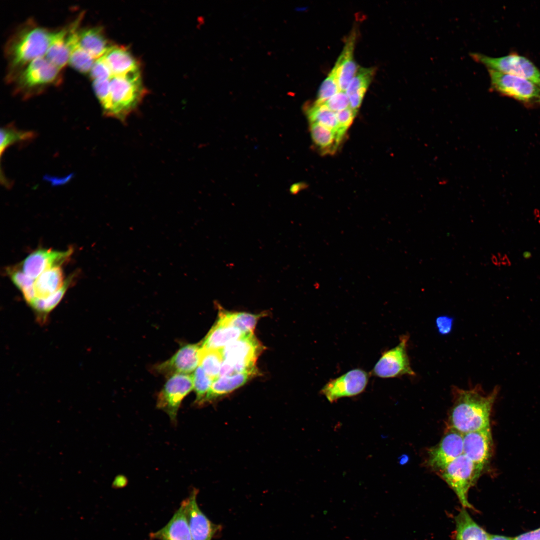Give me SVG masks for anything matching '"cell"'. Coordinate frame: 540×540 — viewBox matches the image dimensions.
<instances>
[{
  "mask_svg": "<svg viewBox=\"0 0 540 540\" xmlns=\"http://www.w3.org/2000/svg\"><path fill=\"white\" fill-rule=\"evenodd\" d=\"M498 392L496 387L486 394L480 385L469 390L453 388L448 428L464 434L490 427V415Z\"/></svg>",
  "mask_w": 540,
  "mask_h": 540,
  "instance_id": "6da1fadb",
  "label": "cell"
},
{
  "mask_svg": "<svg viewBox=\"0 0 540 540\" xmlns=\"http://www.w3.org/2000/svg\"><path fill=\"white\" fill-rule=\"evenodd\" d=\"M55 32L28 23L12 36L6 52L12 78L34 60L46 56Z\"/></svg>",
  "mask_w": 540,
  "mask_h": 540,
  "instance_id": "7a4b0ae2",
  "label": "cell"
},
{
  "mask_svg": "<svg viewBox=\"0 0 540 540\" xmlns=\"http://www.w3.org/2000/svg\"><path fill=\"white\" fill-rule=\"evenodd\" d=\"M111 102L106 116L124 122L136 110L144 96L140 72L110 79Z\"/></svg>",
  "mask_w": 540,
  "mask_h": 540,
  "instance_id": "3957f363",
  "label": "cell"
},
{
  "mask_svg": "<svg viewBox=\"0 0 540 540\" xmlns=\"http://www.w3.org/2000/svg\"><path fill=\"white\" fill-rule=\"evenodd\" d=\"M482 472L463 454L436 474L453 490L463 508L474 509L468 500V492Z\"/></svg>",
  "mask_w": 540,
  "mask_h": 540,
  "instance_id": "277c9868",
  "label": "cell"
},
{
  "mask_svg": "<svg viewBox=\"0 0 540 540\" xmlns=\"http://www.w3.org/2000/svg\"><path fill=\"white\" fill-rule=\"evenodd\" d=\"M490 89L500 94L513 98L528 108L540 106V86L518 76L488 70Z\"/></svg>",
  "mask_w": 540,
  "mask_h": 540,
  "instance_id": "5b68a950",
  "label": "cell"
},
{
  "mask_svg": "<svg viewBox=\"0 0 540 540\" xmlns=\"http://www.w3.org/2000/svg\"><path fill=\"white\" fill-rule=\"evenodd\" d=\"M61 70L45 57L37 58L27 65L14 78L17 92L28 98L54 84L60 79Z\"/></svg>",
  "mask_w": 540,
  "mask_h": 540,
  "instance_id": "8992f818",
  "label": "cell"
},
{
  "mask_svg": "<svg viewBox=\"0 0 540 540\" xmlns=\"http://www.w3.org/2000/svg\"><path fill=\"white\" fill-rule=\"evenodd\" d=\"M263 350V346L253 334L244 336L222 349L224 361L230 375L256 373L255 364Z\"/></svg>",
  "mask_w": 540,
  "mask_h": 540,
  "instance_id": "52a82bcc",
  "label": "cell"
},
{
  "mask_svg": "<svg viewBox=\"0 0 540 540\" xmlns=\"http://www.w3.org/2000/svg\"><path fill=\"white\" fill-rule=\"evenodd\" d=\"M472 58L488 70L529 80L540 86V70L529 59L516 52L492 58L480 53H471Z\"/></svg>",
  "mask_w": 540,
  "mask_h": 540,
  "instance_id": "ba28073f",
  "label": "cell"
},
{
  "mask_svg": "<svg viewBox=\"0 0 540 540\" xmlns=\"http://www.w3.org/2000/svg\"><path fill=\"white\" fill-rule=\"evenodd\" d=\"M409 340L408 334L403 335L396 346L384 352L372 370V375L383 378L415 376L408 354Z\"/></svg>",
  "mask_w": 540,
  "mask_h": 540,
  "instance_id": "9c48e42d",
  "label": "cell"
},
{
  "mask_svg": "<svg viewBox=\"0 0 540 540\" xmlns=\"http://www.w3.org/2000/svg\"><path fill=\"white\" fill-rule=\"evenodd\" d=\"M193 389L192 376L176 374L170 376L159 393L156 407L168 415L173 424L177 423L178 414L182 400Z\"/></svg>",
  "mask_w": 540,
  "mask_h": 540,
  "instance_id": "30bf717a",
  "label": "cell"
},
{
  "mask_svg": "<svg viewBox=\"0 0 540 540\" xmlns=\"http://www.w3.org/2000/svg\"><path fill=\"white\" fill-rule=\"evenodd\" d=\"M464 454V434L447 428L440 441L430 448L426 464L437 473Z\"/></svg>",
  "mask_w": 540,
  "mask_h": 540,
  "instance_id": "8fae6325",
  "label": "cell"
},
{
  "mask_svg": "<svg viewBox=\"0 0 540 540\" xmlns=\"http://www.w3.org/2000/svg\"><path fill=\"white\" fill-rule=\"evenodd\" d=\"M370 375L361 369H354L330 380L320 392L331 403L343 398L356 396L366 390Z\"/></svg>",
  "mask_w": 540,
  "mask_h": 540,
  "instance_id": "7c38bea8",
  "label": "cell"
},
{
  "mask_svg": "<svg viewBox=\"0 0 540 540\" xmlns=\"http://www.w3.org/2000/svg\"><path fill=\"white\" fill-rule=\"evenodd\" d=\"M490 427L464 434V454L482 472L489 464L493 451Z\"/></svg>",
  "mask_w": 540,
  "mask_h": 540,
  "instance_id": "4fadbf2b",
  "label": "cell"
},
{
  "mask_svg": "<svg viewBox=\"0 0 540 540\" xmlns=\"http://www.w3.org/2000/svg\"><path fill=\"white\" fill-rule=\"evenodd\" d=\"M198 490L194 488L184 502L186 506L189 526L193 540H212L222 530L213 523L200 508L197 498Z\"/></svg>",
  "mask_w": 540,
  "mask_h": 540,
  "instance_id": "5bb4252c",
  "label": "cell"
},
{
  "mask_svg": "<svg viewBox=\"0 0 540 540\" xmlns=\"http://www.w3.org/2000/svg\"><path fill=\"white\" fill-rule=\"evenodd\" d=\"M73 250L57 251L39 248L28 255L22 262V271L33 279L37 278L44 272L60 266L70 257Z\"/></svg>",
  "mask_w": 540,
  "mask_h": 540,
  "instance_id": "9a60e30c",
  "label": "cell"
},
{
  "mask_svg": "<svg viewBox=\"0 0 540 540\" xmlns=\"http://www.w3.org/2000/svg\"><path fill=\"white\" fill-rule=\"evenodd\" d=\"M200 349V344L185 345L170 359L156 365L154 368V371L166 376L176 374H190L199 366Z\"/></svg>",
  "mask_w": 540,
  "mask_h": 540,
  "instance_id": "2e32d148",
  "label": "cell"
},
{
  "mask_svg": "<svg viewBox=\"0 0 540 540\" xmlns=\"http://www.w3.org/2000/svg\"><path fill=\"white\" fill-rule=\"evenodd\" d=\"M152 540H193L184 500L169 522L150 534Z\"/></svg>",
  "mask_w": 540,
  "mask_h": 540,
  "instance_id": "e0dca14e",
  "label": "cell"
},
{
  "mask_svg": "<svg viewBox=\"0 0 540 540\" xmlns=\"http://www.w3.org/2000/svg\"><path fill=\"white\" fill-rule=\"evenodd\" d=\"M356 37L355 32H352L349 36L334 66L340 90L346 91L359 68L354 55Z\"/></svg>",
  "mask_w": 540,
  "mask_h": 540,
  "instance_id": "ac0fdd59",
  "label": "cell"
},
{
  "mask_svg": "<svg viewBox=\"0 0 540 540\" xmlns=\"http://www.w3.org/2000/svg\"><path fill=\"white\" fill-rule=\"evenodd\" d=\"M256 373L244 372L215 380L200 406L212 403L244 385Z\"/></svg>",
  "mask_w": 540,
  "mask_h": 540,
  "instance_id": "d6986e66",
  "label": "cell"
},
{
  "mask_svg": "<svg viewBox=\"0 0 540 540\" xmlns=\"http://www.w3.org/2000/svg\"><path fill=\"white\" fill-rule=\"evenodd\" d=\"M103 57L113 76H124L140 72L136 59L124 48L112 46Z\"/></svg>",
  "mask_w": 540,
  "mask_h": 540,
  "instance_id": "ffe728a7",
  "label": "cell"
},
{
  "mask_svg": "<svg viewBox=\"0 0 540 540\" xmlns=\"http://www.w3.org/2000/svg\"><path fill=\"white\" fill-rule=\"evenodd\" d=\"M78 40L82 48L95 60L102 57L112 46L100 27L79 30Z\"/></svg>",
  "mask_w": 540,
  "mask_h": 540,
  "instance_id": "44dd1931",
  "label": "cell"
},
{
  "mask_svg": "<svg viewBox=\"0 0 540 540\" xmlns=\"http://www.w3.org/2000/svg\"><path fill=\"white\" fill-rule=\"evenodd\" d=\"M246 334H248L237 328L217 322L206 337L201 347L206 349L222 350Z\"/></svg>",
  "mask_w": 540,
  "mask_h": 540,
  "instance_id": "7402d4cb",
  "label": "cell"
},
{
  "mask_svg": "<svg viewBox=\"0 0 540 540\" xmlns=\"http://www.w3.org/2000/svg\"><path fill=\"white\" fill-rule=\"evenodd\" d=\"M376 72L373 68H359L350 82L346 92L349 98L350 108L358 112Z\"/></svg>",
  "mask_w": 540,
  "mask_h": 540,
  "instance_id": "603a6c76",
  "label": "cell"
},
{
  "mask_svg": "<svg viewBox=\"0 0 540 540\" xmlns=\"http://www.w3.org/2000/svg\"><path fill=\"white\" fill-rule=\"evenodd\" d=\"M310 132L314 144L323 155L336 153L345 136L316 124H310Z\"/></svg>",
  "mask_w": 540,
  "mask_h": 540,
  "instance_id": "cb8c5ba5",
  "label": "cell"
},
{
  "mask_svg": "<svg viewBox=\"0 0 540 540\" xmlns=\"http://www.w3.org/2000/svg\"><path fill=\"white\" fill-rule=\"evenodd\" d=\"M70 53L68 28L56 32L45 58L62 70L68 64Z\"/></svg>",
  "mask_w": 540,
  "mask_h": 540,
  "instance_id": "d4e9b609",
  "label": "cell"
},
{
  "mask_svg": "<svg viewBox=\"0 0 540 540\" xmlns=\"http://www.w3.org/2000/svg\"><path fill=\"white\" fill-rule=\"evenodd\" d=\"M456 540H489L490 534L470 516L462 508L455 519Z\"/></svg>",
  "mask_w": 540,
  "mask_h": 540,
  "instance_id": "484cf974",
  "label": "cell"
},
{
  "mask_svg": "<svg viewBox=\"0 0 540 540\" xmlns=\"http://www.w3.org/2000/svg\"><path fill=\"white\" fill-rule=\"evenodd\" d=\"M219 316L218 322L232 326L246 334H253L258 320L264 315L246 312H233L226 311L218 306Z\"/></svg>",
  "mask_w": 540,
  "mask_h": 540,
  "instance_id": "4316f807",
  "label": "cell"
},
{
  "mask_svg": "<svg viewBox=\"0 0 540 540\" xmlns=\"http://www.w3.org/2000/svg\"><path fill=\"white\" fill-rule=\"evenodd\" d=\"M305 112L310 124H316L334 131L346 134L338 123L336 113L324 104L314 103L305 108Z\"/></svg>",
  "mask_w": 540,
  "mask_h": 540,
  "instance_id": "83f0119b",
  "label": "cell"
},
{
  "mask_svg": "<svg viewBox=\"0 0 540 540\" xmlns=\"http://www.w3.org/2000/svg\"><path fill=\"white\" fill-rule=\"evenodd\" d=\"M36 134L32 131L18 130L10 124L0 130V157L7 148L16 144L30 142L36 138Z\"/></svg>",
  "mask_w": 540,
  "mask_h": 540,
  "instance_id": "f1b7e54d",
  "label": "cell"
},
{
  "mask_svg": "<svg viewBox=\"0 0 540 540\" xmlns=\"http://www.w3.org/2000/svg\"><path fill=\"white\" fill-rule=\"evenodd\" d=\"M223 362L222 350L206 349L201 347L199 366L213 380L219 377Z\"/></svg>",
  "mask_w": 540,
  "mask_h": 540,
  "instance_id": "f546056e",
  "label": "cell"
},
{
  "mask_svg": "<svg viewBox=\"0 0 540 540\" xmlns=\"http://www.w3.org/2000/svg\"><path fill=\"white\" fill-rule=\"evenodd\" d=\"M192 376L194 390L196 394L194 404L200 406L208 394L214 380L209 377L200 366H198Z\"/></svg>",
  "mask_w": 540,
  "mask_h": 540,
  "instance_id": "4dcf8cb0",
  "label": "cell"
},
{
  "mask_svg": "<svg viewBox=\"0 0 540 540\" xmlns=\"http://www.w3.org/2000/svg\"><path fill=\"white\" fill-rule=\"evenodd\" d=\"M339 91L340 90L336 72L334 68L322 84L318 90L317 100L314 103L319 104H323Z\"/></svg>",
  "mask_w": 540,
  "mask_h": 540,
  "instance_id": "1f68e13d",
  "label": "cell"
},
{
  "mask_svg": "<svg viewBox=\"0 0 540 540\" xmlns=\"http://www.w3.org/2000/svg\"><path fill=\"white\" fill-rule=\"evenodd\" d=\"M110 79L93 81V88L96 96L103 108L104 115L108 114L110 108Z\"/></svg>",
  "mask_w": 540,
  "mask_h": 540,
  "instance_id": "d6a6232c",
  "label": "cell"
},
{
  "mask_svg": "<svg viewBox=\"0 0 540 540\" xmlns=\"http://www.w3.org/2000/svg\"><path fill=\"white\" fill-rule=\"evenodd\" d=\"M8 272L12 282L22 294L34 288L35 281L23 271L11 269Z\"/></svg>",
  "mask_w": 540,
  "mask_h": 540,
  "instance_id": "836d02e7",
  "label": "cell"
},
{
  "mask_svg": "<svg viewBox=\"0 0 540 540\" xmlns=\"http://www.w3.org/2000/svg\"><path fill=\"white\" fill-rule=\"evenodd\" d=\"M90 74L93 81L108 80L113 77L111 70L103 56L96 60Z\"/></svg>",
  "mask_w": 540,
  "mask_h": 540,
  "instance_id": "e575fe53",
  "label": "cell"
},
{
  "mask_svg": "<svg viewBox=\"0 0 540 540\" xmlns=\"http://www.w3.org/2000/svg\"><path fill=\"white\" fill-rule=\"evenodd\" d=\"M335 113L350 108L349 98L346 91L340 90L324 104Z\"/></svg>",
  "mask_w": 540,
  "mask_h": 540,
  "instance_id": "d590c367",
  "label": "cell"
},
{
  "mask_svg": "<svg viewBox=\"0 0 540 540\" xmlns=\"http://www.w3.org/2000/svg\"><path fill=\"white\" fill-rule=\"evenodd\" d=\"M358 112L350 108L336 113V116L340 128L347 131L352 124Z\"/></svg>",
  "mask_w": 540,
  "mask_h": 540,
  "instance_id": "8d00e7d4",
  "label": "cell"
},
{
  "mask_svg": "<svg viewBox=\"0 0 540 540\" xmlns=\"http://www.w3.org/2000/svg\"><path fill=\"white\" fill-rule=\"evenodd\" d=\"M454 319L450 316H442L436 320V326L439 333L444 336L448 334L452 328Z\"/></svg>",
  "mask_w": 540,
  "mask_h": 540,
  "instance_id": "74e56055",
  "label": "cell"
},
{
  "mask_svg": "<svg viewBox=\"0 0 540 540\" xmlns=\"http://www.w3.org/2000/svg\"><path fill=\"white\" fill-rule=\"evenodd\" d=\"M513 540H540V528L523 534L513 538Z\"/></svg>",
  "mask_w": 540,
  "mask_h": 540,
  "instance_id": "f35d334b",
  "label": "cell"
},
{
  "mask_svg": "<svg viewBox=\"0 0 540 540\" xmlns=\"http://www.w3.org/2000/svg\"><path fill=\"white\" fill-rule=\"evenodd\" d=\"M501 266H511L512 265V262L509 256L506 254H502L500 253H498V255Z\"/></svg>",
  "mask_w": 540,
  "mask_h": 540,
  "instance_id": "ab89813d",
  "label": "cell"
},
{
  "mask_svg": "<svg viewBox=\"0 0 540 540\" xmlns=\"http://www.w3.org/2000/svg\"><path fill=\"white\" fill-rule=\"evenodd\" d=\"M489 540H513V538L502 536L490 534Z\"/></svg>",
  "mask_w": 540,
  "mask_h": 540,
  "instance_id": "60d3db41",
  "label": "cell"
},
{
  "mask_svg": "<svg viewBox=\"0 0 540 540\" xmlns=\"http://www.w3.org/2000/svg\"><path fill=\"white\" fill-rule=\"evenodd\" d=\"M492 261L495 266H501L500 260L497 256L493 255L492 258Z\"/></svg>",
  "mask_w": 540,
  "mask_h": 540,
  "instance_id": "b9f144b4",
  "label": "cell"
},
{
  "mask_svg": "<svg viewBox=\"0 0 540 540\" xmlns=\"http://www.w3.org/2000/svg\"><path fill=\"white\" fill-rule=\"evenodd\" d=\"M522 256L525 260H530L532 258V254L530 252L526 251L523 253Z\"/></svg>",
  "mask_w": 540,
  "mask_h": 540,
  "instance_id": "7bdbcfd3",
  "label": "cell"
},
{
  "mask_svg": "<svg viewBox=\"0 0 540 540\" xmlns=\"http://www.w3.org/2000/svg\"><path fill=\"white\" fill-rule=\"evenodd\" d=\"M534 215L536 220L540 217V212L538 210H535L534 212Z\"/></svg>",
  "mask_w": 540,
  "mask_h": 540,
  "instance_id": "ee69618b",
  "label": "cell"
},
{
  "mask_svg": "<svg viewBox=\"0 0 540 540\" xmlns=\"http://www.w3.org/2000/svg\"><path fill=\"white\" fill-rule=\"evenodd\" d=\"M536 220L538 224L540 225V217Z\"/></svg>",
  "mask_w": 540,
  "mask_h": 540,
  "instance_id": "f6af8a7d",
  "label": "cell"
}]
</instances>
